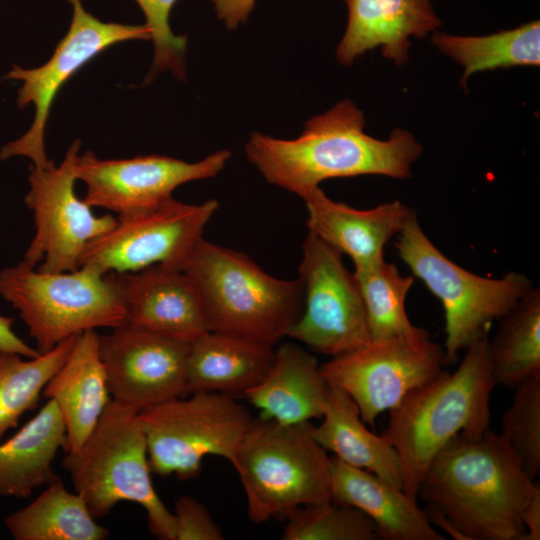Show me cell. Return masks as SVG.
I'll return each mask as SVG.
<instances>
[{"instance_id":"1","label":"cell","mask_w":540,"mask_h":540,"mask_svg":"<svg viewBox=\"0 0 540 540\" xmlns=\"http://www.w3.org/2000/svg\"><path fill=\"white\" fill-rule=\"evenodd\" d=\"M539 490L489 428L448 442L427 467L418 499L430 522L456 540H524L522 513Z\"/></svg>"},{"instance_id":"2","label":"cell","mask_w":540,"mask_h":540,"mask_svg":"<svg viewBox=\"0 0 540 540\" xmlns=\"http://www.w3.org/2000/svg\"><path fill=\"white\" fill-rule=\"evenodd\" d=\"M363 112L342 100L309 119L299 137L277 139L253 132L245 146L248 160L265 180L304 199L332 178L382 175L411 176L423 148L406 130L395 129L387 140L364 132Z\"/></svg>"},{"instance_id":"3","label":"cell","mask_w":540,"mask_h":540,"mask_svg":"<svg viewBox=\"0 0 540 540\" xmlns=\"http://www.w3.org/2000/svg\"><path fill=\"white\" fill-rule=\"evenodd\" d=\"M488 336L465 349L452 372L412 390L389 411L381 436L396 450L403 490L414 501L435 455L453 438L478 437L490 428V399L495 383L487 352Z\"/></svg>"},{"instance_id":"4","label":"cell","mask_w":540,"mask_h":540,"mask_svg":"<svg viewBox=\"0 0 540 540\" xmlns=\"http://www.w3.org/2000/svg\"><path fill=\"white\" fill-rule=\"evenodd\" d=\"M195 285L209 331L274 346L299 317V279L273 277L244 253L201 238L183 269Z\"/></svg>"},{"instance_id":"5","label":"cell","mask_w":540,"mask_h":540,"mask_svg":"<svg viewBox=\"0 0 540 540\" xmlns=\"http://www.w3.org/2000/svg\"><path fill=\"white\" fill-rule=\"evenodd\" d=\"M138 414L111 400L81 447L65 453L62 466L94 518L106 516L121 501L134 502L144 508L152 535L175 540L174 515L152 484Z\"/></svg>"},{"instance_id":"6","label":"cell","mask_w":540,"mask_h":540,"mask_svg":"<svg viewBox=\"0 0 540 540\" xmlns=\"http://www.w3.org/2000/svg\"><path fill=\"white\" fill-rule=\"evenodd\" d=\"M313 426L252 419L230 461L252 522L285 518L298 507L332 501L330 457L314 439Z\"/></svg>"},{"instance_id":"7","label":"cell","mask_w":540,"mask_h":540,"mask_svg":"<svg viewBox=\"0 0 540 540\" xmlns=\"http://www.w3.org/2000/svg\"><path fill=\"white\" fill-rule=\"evenodd\" d=\"M0 296L19 312L40 353L87 330L127 324L111 273L89 265L45 272L20 262L0 270Z\"/></svg>"},{"instance_id":"8","label":"cell","mask_w":540,"mask_h":540,"mask_svg":"<svg viewBox=\"0 0 540 540\" xmlns=\"http://www.w3.org/2000/svg\"><path fill=\"white\" fill-rule=\"evenodd\" d=\"M396 238L398 256L443 306L444 365L457 361L460 351L487 336L492 322L508 314L533 287L521 272L490 278L454 263L428 238L416 213Z\"/></svg>"},{"instance_id":"9","label":"cell","mask_w":540,"mask_h":540,"mask_svg":"<svg viewBox=\"0 0 540 540\" xmlns=\"http://www.w3.org/2000/svg\"><path fill=\"white\" fill-rule=\"evenodd\" d=\"M138 416L151 472L182 481L198 476L206 456L231 461L253 419L234 397L216 392L175 398Z\"/></svg>"},{"instance_id":"10","label":"cell","mask_w":540,"mask_h":540,"mask_svg":"<svg viewBox=\"0 0 540 540\" xmlns=\"http://www.w3.org/2000/svg\"><path fill=\"white\" fill-rule=\"evenodd\" d=\"M444 366V349L426 329L371 340L320 365L327 383L343 389L362 420L373 426L383 412L396 407L412 390L436 377Z\"/></svg>"},{"instance_id":"11","label":"cell","mask_w":540,"mask_h":540,"mask_svg":"<svg viewBox=\"0 0 540 540\" xmlns=\"http://www.w3.org/2000/svg\"><path fill=\"white\" fill-rule=\"evenodd\" d=\"M298 272L302 310L287 337L331 358L371 341L363 300L338 250L308 232Z\"/></svg>"},{"instance_id":"12","label":"cell","mask_w":540,"mask_h":540,"mask_svg":"<svg viewBox=\"0 0 540 540\" xmlns=\"http://www.w3.org/2000/svg\"><path fill=\"white\" fill-rule=\"evenodd\" d=\"M69 2L73 7L71 25L51 58L33 69L14 65L4 77L22 81L17 92V106L23 109L33 104L35 115L24 135L1 148V160L25 156L37 168L48 167L53 161L47 158L45 152V129L50 109L62 86L87 62L110 46L129 40L151 39V31L145 24L102 22L85 10L81 0Z\"/></svg>"},{"instance_id":"13","label":"cell","mask_w":540,"mask_h":540,"mask_svg":"<svg viewBox=\"0 0 540 540\" xmlns=\"http://www.w3.org/2000/svg\"><path fill=\"white\" fill-rule=\"evenodd\" d=\"M80 141L75 140L60 165L30 167L29 191L24 198L33 212L35 235L21 263L45 272L73 271L80 267L89 243L116 223L112 215L96 216L75 193V164Z\"/></svg>"},{"instance_id":"14","label":"cell","mask_w":540,"mask_h":540,"mask_svg":"<svg viewBox=\"0 0 540 540\" xmlns=\"http://www.w3.org/2000/svg\"><path fill=\"white\" fill-rule=\"evenodd\" d=\"M218 208L216 199L186 204L172 197L151 209L120 215L110 230L89 243L80 266L105 274L154 265L182 270Z\"/></svg>"},{"instance_id":"15","label":"cell","mask_w":540,"mask_h":540,"mask_svg":"<svg viewBox=\"0 0 540 540\" xmlns=\"http://www.w3.org/2000/svg\"><path fill=\"white\" fill-rule=\"evenodd\" d=\"M230 158L228 150L193 163L163 155L100 159L87 151L78 156L75 173L86 184L88 205L120 216L160 205L182 184L216 176Z\"/></svg>"},{"instance_id":"16","label":"cell","mask_w":540,"mask_h":540,"mask_svg":"<svg viewBox=\"0 0 540 540\" xmlns=\"http://www.w3.org/2000/svg\"><path fill=\"white\" fill-rule=\"evenodd\" d=\"M190 343L130 324L99 335V354L112 400L141 412L185 397Z\"/></svg>"},{"instance_id":"17","label":"cell","mask_w":540,"mask_h":540,"mask_svg":"<svg viewBox=\"0 0 540 540\" xmlns=\"http://www.w3.org/2000/svg\"><path fill=\"white\" fill-rule=\"evenodd\" d=\"M111 275L127 324L187 343L209 331L198 291L183 270L154 265Z\"/></svg>"},{"instance_id":"18","label":"cell","mask_w":540,"mask_h":540,"mask_svg":"<svg viewBox=\"0 0 540 540\" xmlns=\"http://www.w3.org/2000/svg\"><path fill=\"white\" fill-rule=\"evenodd\" d=\"M308 232L349 256L354 267L382 262L387 242L415 211L399 200L359 210L330 199L319 187L304 199Z\"/></svg>"},{"instance_id":"19","label":"cell","mask_w":540,"mask_h":540,"mask_svg":"<svg viewBox=\"0 0 540 540\" xmlns=\"http://www.w3.org/2000/svg\"><path fill=\"white\" fill-rule=\"evenodd\" d=\"M344 1L348 24L336 59L345 66L379 46L385 58L402 65L409 58V37L424 38L442 24L430 0Z\"/></svg>"},{"instance_id":"20","label":"cell","mask_w":540,"mask_h":540,"mask_svg":"<svg viewBox=\"0 0 540 540\" xmlns=\"http://www.w3.org/2000/svg\"><path fill=\"white\" fill-rule=\"evenodd\" d=\"M331 499L363 512L384 540H444L424 509L402 488L330 457Z\"/></svg>"},{"instance_id":"21","label":"cell","mask_w":540,"mask_h":540,"mask_svg":"<svg viewBox=\"0 0 540 540\" xmlns=\"http://www.w3.org/2000/svg\"><path fill=\"white\" fill-rule=\"evenodd\" d=\"M42 395L54 400L62 414L66 427L64 452L78 450L111 401L95 330L77 335L66 361L48 381Z\"/></svg>"},{"instance_id":"22","label":"cell","mask_w":540,"mask_h":540,"mask_svg":"<svg viewBox=\"0 0 540 540\" xmlns=\"http://www.w3.org/2000/svg\"><path fill=\"white\" fill-rule=\"evenodd\" d=\"M328 383L316 357L301 346L285 342L274 349L264 378L244 397L259 410V417L282 424L322 418Z\"/></svg>"},{"instance_id":"23","label":"cell","mask_w":540,"mask_h":540,"mask_svg":"<svg viewBox=\"0 0 540 540\" xmlns=\"http://www.w3.org/2000/svg\"><path fill=\"white\" fill-rule=\"evenodd\" d=\"M273 347L240 335L208 331L190 343L188 394L244 396L268 372L274 358Z\"/></svg>"},{"instance_id":"24","label":"cell","mask_w":540,"mask_h":540,"mask_svg":"<svg viewBox=\"0 0 540 540\" xmlns=\"http://www.w3.org/2000/svg\"><path fill=\"white\" fill-rule=\"evenodd\" d=\"M65 440L62 414L48 399L30 421L0 443V496L25 499L58 479L52 465Z\"/></svg>"},{"instance_id":"25","label":"cell","mask_w":540,"mask_h":540,"mask_svg":"<svg viewBox=\"0 0 540 540\" xmlns=\"http://www.w3.org/2000/svg\"><path fill=\"white\" fill-rule=\"evenodd\" d=\"M322 418L321 424L312 430L322 448L345 464L372 472L402 488V468L396 450L381 434L367 428L353 399L334 384L328 383Z\"/></svg>"},{"instance_id":"26","label":"cell","mask_w":540,"mask_h":540,"mask_svg":"<svg viewBox=\"0 0 540 540\" xmlns=\"http://www.w3.org/2000/svg\"><path fill=\"white\" fill-rule=\"evenodd\" d=\"M4 524L16 540H105L109 531L96 522L83 498L58 478Z\"/></svg>"},{"instance_id":"27","label":"cell","mask_w":540,"mask_h":540,"mask_svg":"<svg viewBox=\"0 0 540 540\" xmlns=\"http://www.w3.org/2000/svg\"><path fill=\"white\" fill-rule=\"evenodd\" d=\"M487 352L495 386L514 388L540 375V291L532 287L502 317Z\"/></svg>"},{"instance_id":"28","label":"cell","mask_w":540,"mask_h":540,"mask_svg":"<svg viewBox=\"0 0 540 540\" xmlns=\"http://www.w3.org/2000/svg\"><path fill=\"white\" fill-rule=\"evenodd\" d=\"M431 41L443 54L464 67L461 86H466L468 77L475 72L540 65L539 20L480 37L435 32Z\"/></svg>"},{"instance_id":"29","label":"cell","mask_w":540,"mask_h":540,"mask_svg":"<svg viewBox=\"0 0 540 540\" xmlns=\"http://www.w3.org/2000/svg\"><path fill=\"white\" fill-rule=\"evenodd\" d=\"M76 337L34 358L0 350V442L25 412L37 406L40 394L66 361Z\"/></svg>"},{"instance_id":"30","label":"cell","mask_w":540,"mask_h":540,"mask_svg":"<svg viewBox=\"0 0 540 540\" xmlns=\"http://www.w3.org/2000/svg\"><path fill=\"white\" fill-rule=\"evenodd\" d=\"M353 276L365 307L371 340L409 335L420 328L411 323L405 308L413 276L402 275L385 260L355 267Z\"/></svg>"},{"instance_id":"31","label":"cell","mask_w":540,"mask_h":540,"mask_svg":"<svg viewBox=\"0 0 540 540\" xmlns=\"http://www.w3.org/2000/svg\"><path fill=\"white\" fill-rule=\"evenodd\" d=\"M283 540H378L374 523L358 509L333 501L301 506L286 517Z\"/></svg>"},{"instance_id":"32","label":"cell","mask_w":540,"mask_h":540,"mask_svg":"<svg viewBox=\"0 0 540 540\" xmlns=\"http://www.w3.org/2000/svg\"><path fill=\"white\" fill-rule=\"evenodd\" d=\"M513 389L511 404L501 418L499 434L525 472L536 479L540 473V375Z\"/></svg>"},{"instance_id":"33","label":"cell","mask_w":540,"mask_h":540,"mask_svg":"<svg viewBox=\"0 0 540 540\" xmlns=\"http://www.w3.org/2000/svg\"><path fill=\"white\" fill-rule=\"evenodd\" d=\"M142 9L154 42V59L149 79L157 73L170 70L185 80V54L187 38L175 35L169 25V14L177 0H135Z\"/></svg>"},{"instance_id":"34","label":"cell","mask_w":540,"mask_h":540,"mask_svg":"<svg viewBox=\"0 0 540 540\" xmlns=\"http://www.w3.org/2000/svg\"><path fill=\"white\" fill-rule=\"evenodd\" d=\"M175 540H222L221 528L207 507L189 495L179 497L173 512Z\"/></svg>"},{"instance_id":"35","label":"cell","mask_w":540,"mask_h":540,"mask_svg":"<svg viewBox=\"0 0 540 540\" xmlns=\"http://www.w3.org/2000/svg\"><path fill=\"white\" fill-rule=\"evenodd\" d=\"M217 16L229 30L247 21L256 0H211Z\"/></svg>"},{"instance_id":"36","label":"cell","mask_w":540,"mask_h":540,"mask_svg":"<svg viewBox=\"0 0 540 540\" xmlns=\"http://www.w3.org/2000/svg\"><path fill=\"white\" fill-rule=\"evenodd\" d=\"M14 318L0 315V350L34 358L41 353L21 340L13 331Z\"/></svg>"},{"instance_id":"37","label":"cell","mask_w":540,"mask_h":540,"mask_svg":"<svg viewBox=\"0 0 540 540\" xmlns=\"http://www.w3.org/2000/svg\"><path fill=\"white\" fill-rule=\"evenodd\" d=\"M522 524L525 529L524 540L540 539V490L537 491L522 513Z\"/></svg>"}]
</instances>
